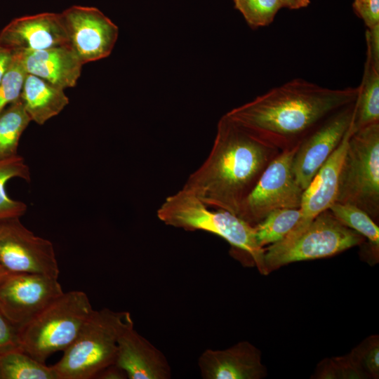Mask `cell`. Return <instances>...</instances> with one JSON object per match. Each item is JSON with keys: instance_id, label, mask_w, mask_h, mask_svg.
Masks as SVG:
<instances>
[{"instance_id": "cell-10", "label": "cell", "mask_w": 379, "mask_h": 379, "mask_svg": "<svg viewBox=\"0 0 379 379\" xmlns=\"http://www.w3.org/2000/svg\"><path fill=\"white\" fill-rule=\"evenodd\" d=\"M63 293L58 278L9 272L0 281V312L19 329Z\"/></svg>"}, {"instance_id": "cell-34", "label": "cell", "mask_w": 379, "mask_h": 379, "mask_svg": "<svg viewBox=\"0 0 379 379\" xmlns=\"http://www.w3.org/2000/svg\"><path fill=\"white\" fill-rule=\"evenodd\" d=\"M284 7L296 10L307 7L310 4V0H281Z\"/></svg>"}, {"instance_id": "cell-32", "label": "cell", "mask_w": 379, "mask_h": 379, "mask_svg": "<svg viewBox=\"0 0 379 379\" xmlns=\"http://www.w3.org/2000/svg\"><path fill=\"white\" fill-rule=\"evenodd\" d=\"M95 378L98 379H126L127 374L121 368L115 363L103 368Z\"/></svg>"}, {"instance_id": "cell-19", "label": "cell", "mask_w": 379, "mask_h": 379, "mask_svg": "<svg viewBox=\"0 0 379 379\" xmlns=\"http://www.w3.org/2000/svg\"><path fill=\"white\" fill-rule=\"evenodd\" d=\"M359 87L352 126L353 133L379 122V69L374 66L367 54Z\"/></svg>"}, {"instance_id": "cell-36", "label": "cell", "mask_w": 379, "mask_h": 379, "mask_svg": "<svg viewBox=\"0 0 379 379\" xmlns=\"http://www.w3.org/2000/svg\"><path fill=\"white\" fill-rule=\"evenodd\" d=\"M2 270H4V269L0 266V271H2ZM5 271H6V270H5Z\"/></svg>"}, {"instance_id": "cell-17", "label": "cell", "mask_w": 379, "mask_h": 379, "mask_svg": "<svg viewBox=\"0 0 379 379\" xmlns=\"http://www.w3.org/2000/svg\"><path fill=\"white\" fill-rule=\"evenodd\" d=\"M27 74L65 89L76 86L83 64L70 46L41 51H18Z\"/></svg>"}, {"instance_id": "cell-27", "label": "cell", "mask_w": 379, "mask_h": 379, "mask_svg": "<svg viewBox=\"0 0 379 379\" xmlns=\"http://www.w3.org/2000/svg\"><path fill=\"white\" fill-rule=\"evenodd\" d=\"M27 74L20 52L14 51L13 61L0 81V113L20 98Z\"/></svg>"}, {"instance_id": "cell-8", "label": "cell", "mask_w": 379, "mask_h": 379, "mask_svg": "<svg viewBox=\"0 0 379 379\" xmlns=\"http://www.w3.org/2000/svg\"><path fill=\"white\" fill-rule=\"evenodd\" d=\"M299 143L281 151L267 166L242 202L239 218L254 227L273 211L300 207L304 190L296 182L292 168Z\"/></svg>"}, {"instance_id": "cell-11", "label": "cell", "mask_w": 379, "mask_h": 379, "mask_svg": "<svg viewBox=\"0 0 379 379\" xmlns=\"http://www.w3.org/2000/svg\"><path fill=\"white\" fill-rule=\"evenodd\" d=\"M354 108L355 102L336 111L300 142L292 168L296 182L304 191L340 145L352 124Z\"/></svg>"}, {"instance_id": "cell-35", "label": "cell", "mask_w": 379, "mask_h": 379, "mask_svg": "<svg viewBox=\"0 0 379 379\" xmlns=\"http://www.w3.org/2000/svg\"><path fill=\"white\" fill-rule=\"evenodd\" d=\"M8 273L9 272L8 271H5V270L0 271V281H1Z\"/></svg>"}, {"instance_id": "cell-30", "label": "cell", "mask_w": 379, "mask_h": 379, "mask_svg": "<svg viewBox=\"0 0 379 379\" xmlns=\"http://www.w3.org/2000/svg\"><path fill=\"white\" fill-rule=\"evenodd\" d=\"M18 347V328L0 312V352Z\"/></svg>"}, {"instance_id": "cell-25", "label": "cell", "mask_w": 379, "mask_h": 379, "mask_svg": "<svg viewBox=\"0 0 379 379\" xmlns=\"http://www.w3.org/2000/svg\"><path fill=\"white\" fill-rule=\"evenodd\" d=\"M234 4L252 29L270 25L284 8L281 0H234Z\"/></svg>"}, {"instance_id": "cell-5", "label": "cell", "mask_w": 379, "mask_h": 379, "mask_svg": "<svg viewBox=\"0 0 379 379\" xmlns=\"http://www.w3.org/2000/svg\"><path fill=\"white\" fill-rule=\"evenodd\" d=\"M93 310L84 291L64 292L18 329L19 346L45 363L51 354L65 351L72 343Z\"/></svg>"}, {"instance_id": "cell-31", "label": "cell", "mask_w": 379, "mask_h": 379, "mask_svg": "<svg viewBox=\"0 0 379 379\" xmlns=\"http://www.w3.org/2000/svg\"><path fill=\"white\" fill-rule=\"evenodd\" d=\"M366 54L374 66L379 69V25L366 31Z\"/></svg>"}, {"instance_id": "cell-24", "label": "cell", "mask_w": 379, "mask_h": 379, "mask_svg": "<svg viewBox=\"0 0 379 379\" xmlns=\"http://www.w3.org/2000/svg\"><path fill=\"white\" fill-rule=\"evenodd\" d=\"M301 212L299 208L277 209L254 226L258 244L265 248L281 241L295 226Z\"/></svg>"}, {"instance_id": "cell-4", "label": "cell", "mask_w": 379, "mask_h": 379, "mask_svg": "<svg viewBox=\"0 0 379 379\" xmlns=\"http://www.w3.org/2000/svg\"><path fill=\"white\" fill-rule=\"evenodd\" d=\"M133 326L128 312L93 310L60 360L51 366L57 379H91L115 363L118 340Z\"/></svg>"}, {"instance_id": "cell-3", "label": "cell", "mask_w": 379, "mask_h": 379, "mask_svg": "<svg viewBox=\"0 0 379 379\" xmlns=\"http://www.w3.org/2000/svg\"><path fill=\"white\" fill-rule=\"evenodd\" d=\"M157 215L168 226L220 237L235 251L246 255L260 274H268L264 262L265 248L257 241L255 227L230 212L211 208L182 188L166 198Z\"/></svg>"}, {"instance_id": "cell-29", "label": "cell", "mask_w": 379, "mask_h": 379, "mask_svg": "<svg viewBox=\"0 0 379 379\" xmlns=\"http://www.w3.org/2000/svg\"><path fill=\"white\" fill-rule=\"evenodd\" d=\"M352 8L367 29L379 25V0H354Z\"/></svg>"}, {"instance_id": "cell-20", "label": "cell", "mask_w": 379, "mask_h": 379, "mask_svg": "<svg viewBox=\"0 0 379 379\" xmlns=\"http://www.w3.org/2000/svg\"><path fill=\"white\" fill-rule=\"evenodd\" d=\"M0 379H57L52 366L41 362L20 347L0 352Z\"/></svg>"}, {"instance_id": "cell-14", "label": "cell", "mask_w": 379, "mask_h": 379, "mask_svg": "<svg viewBox=\"0 0 379 379\" xmlns=\"http://www.w3.org/2000/svg\"><path fill=\"white\" fill-rule=\"evenodd\" d=\"M198 367L204 379H261L267 374L260 350L248 341L225 350H205Z\"/></svg>"}, {"instance_id": "cell-15", "label": "cell", "mask_w": 379, "mask_h": 379, "mask_svg": "<svg viewBox=\"0 0 379 379\" xmlns=\"http://www.w3.org/2000/svg\"><path fill=\"white\" fill-rule=\"evenodd\" d=\"M352 125L340 145L328 157L310 185L304 191L300 207L301 218L285 237H294L300 233L317 215L328 209L336 201L340 171L349 138L353 133Z\"/></svg>"}, {"instance_id": "cell-26", "label": "cell", "mask_w": 379, "mask_h": 379, "mask_svg": "<svg viewBox=\"0 0 379 379\" xmlns=\"http://www.w3.org/2000/svg\"><path fill=\"white\" fill-rule=\"evenodd\" d=\"M312 378L364 379L368 378L351 352L331 359H325L317 366Z\"/></svg>"}, {"instance_id": "cell-9", "label": "cell", "mask_w": 379, "mask_h": 379, "mask_svg": "<svg viewBox=\"0 0 379 379\" xmlns=\"http://www.w3.org/2000/svg\"><path fill=\"white\" fill-rule=\"evenodd\" d=\"M19 217L0 220V266L13 273H33L58 278L53 244L35 235Z\"/></svg>"}, {"instance_id": "cell-33", "label": "cell", "mask_w": 379, "mask_h": 379, "mask_svg": "<svg viewBox=\"0 0 379 379\" xmlns=\"http://www.w3.org/2000/svg\"><path fill=\"white\" fill-rule=\"evenodd\" d=\"M13 56V50L0 44V81L10 67Z\"/></svg>"}, {"instance_id": "cell-7", "label": "cell", "mask_w": 379, "mask_h": 379, "mask_svg": "<svg viewBox=\"0 0 379 379\" xmlns=\"http://www.w3.org/2000/svg\"><path fill=\"white\" fill-rule=\"evenodd\" d=\"M364 241L362 235L343 225L327 209L298 234L265 247V265L270 274L291 262L335 255Z\"/></svg>"}, {"instance_id": "cell-16", "label": "cell", "mask_w": 379, "mask_h": 379, "mask_svg": "<svg viewBox=\"0 0 379 379\" xmlns=\"http://www.w3.org/2000/svg\"><path fill=\"white\" fill-rule=\"evenodd\" d=\"M115 364L128 379H169L171 368L165 355L134 327L123 332L118 340Z\"/></svg>"}, {"instance_id": "cell-1", "label": "cell", "mask_w": 379, "mask_h": 379, "mask_svg": "<svg viewBox=\"0 0 379 379\" xmlns=\"http://www.w3.org/2000/svg\"><path fill=\"white\" fill-rule=\"evenodd\" d=\"M359 91V86L334 89L294 79L225 114L282 151L299 143L332 114L355 102Z\"/></svg>"}, {"instance_id": "cell-21", "label": "cell", "mask_w": 379, "mask_h": 379, "mask_svg": "<svg viewBox=\"0 0 379 379\" xmlns=\"http://www.w3.org/2000/svg\"><path fill=\"white\" fill-rule=\"evenodd\" d=\"M30 121L20 98L0 113V159L18 154L20 136Z\"/></svg>"}, {"instance_id": "cell-13", "label": "cell", "mask_w": 379, "mask_h": 379, "mask_svg": "<svg viewBox=\"0 0 379 379\" xmlns=\"http://www.w3.org/2000/svg\"><path fill=\"white\" fill-rule=\"evenodd\" d=\"M0 44L13 51H41L69 45L60 13L13 19L0 32Z\"/></svg>"}, {"instance_id": "cell-6", "label": "cell", "mask_w": 379, "mask_h": 379, "mask_svg": "<svg viewBox=\"0 0 379 379\" xmlns=\"http://www.w3.org/2000/svg\"><path fill=\"white\" fill-rule=\"evenodd\" d=\"M379 216V122L354 132L341 165L336 201Z\"/></svg>"}, {"instance_id": "cell-18", "label": "cell", "mask_w": 379, "mask_h": 379, "mask_svg": "<svg viewBox=\"0 0 379 379\" xmlns=\"http://www.w3.org/2000/svg\"><path fill=\"white\" fill-rule=\"evenodd\" d=\"M65 89L27 74L20 98L31 121L42 125L58 114L69 103Z\"/></svg>"}, {"instance_id": "cell-28", "label": "cell", "mask_w": 379, "mask_h": 379, "mask_svg": "<svg viewBox=\"0 0 379 379\" xmlns=\"http://www.w3.org/2000/svg\"><path fill=\"white\" fill-rule=\"evenodd\" d=\"M351 353L368 378H379V338L371 335L354 347Z\"/></svg>"}, {"instance_id": "cell-12", "label": "cell", "mask_w": 379, "mask_h": 379, "mask_svg": "<svg viewBox=\"0 0 379 379\" xmlns=\"http://www.w3.org/2000/svg\"><path fill=\"white\" fill-rule=\"evenodd\" d=\"M70 46L83 65L107 58L119 35L118 27L95 7L72 6L61 13Z\"/></svg>"}, {"instance_id": "cell-2", "label": "cell", "mask_w": 379, "mask_h": 379, "mask_svg": "<svg viewBox=\"0 0 379 379\" xmlns=\"http://www.w3.org/2000/svg\"><path fill=\"white\" fill-rule=\"evenodd\" d=\"M280 152L277 147L250 133L225 114L218 123L209 154L182 188L209 207L237 216L244 200Z\"/></svg>"}, {"instance_id": "cell-23", "label": "cell", "mask_w": 379, "mask_h": 379, "mask_svg": "<svg viewBox=\"0 0 379 379\" xmlns=\"http://www.w3.org/2000/svg\"><path fill=\"white\" fill-rule=\"evenodd\" d=\"M328 209L340 222L368 239V251L378 260L379 228L376 222L363 210L350 204L335 202Z\"/></svg>"}, {"instance_id": "cell-22", "label": "cell", "mask_w": 379, "mask_h": 379, "mask_svg": "<svg viewBox=\"0 0 379 379\" xmlns=\"http://www.w3.org/2000/svg\"><path fill=\"white\" fill-rule=\"evenodd\" d=\"M13 178L30 180V172L24 159L15 155L0 159V220L20 217L27 210V205L20 201L10 198L6 192L5 185Z\"/></svg>"}]
</instances>
